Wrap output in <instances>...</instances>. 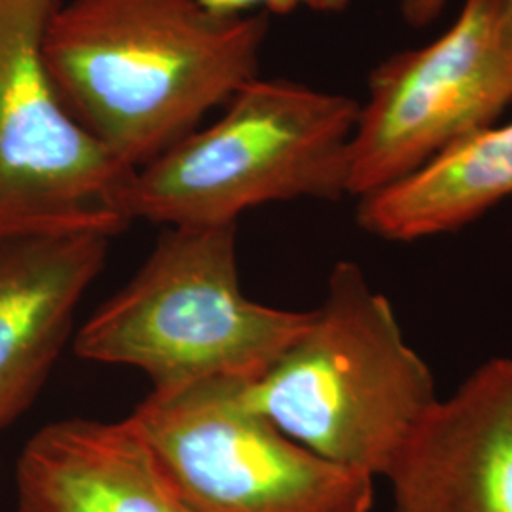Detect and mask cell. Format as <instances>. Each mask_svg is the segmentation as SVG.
Returning a JSON list of instances; mask_svg holds the SVG:
<instances>
[{
  "mask_svg": "<svg viewBox=\"0 0 512 512\" xmlns=\"http://www.w3.org/2000/svg\"><path fill=\"white\" fill-rule=\"evenodd\" d=\"M512 105V0H465L456 23L368 80L349 141L348 196L397 183Z\"/></svg>",
  "mask_w": 512,
  "mask_h": 512,
  "instance_id": "52a82bcc",
  "label": "cell"
},
{
  "mask_svg": "<svg viewBox=\"0 0 512 512\" xmlns=\"http://www.w3.org/2000/svg\"><path fill=\"white\" fill-rule=\"evenodd\" d=\"M59 0H0V239L93 234L133 222L135 169L63 103L42 55Z\"/></svg>",
  "mask_w": 512,
  "mask_h": 512,
  "instance_id": "5b68a950",
  "label": "cell"
},
{
  "mask_svg": "<svg viewBox=\"0 0 512 512\" xmlns=\"http://www.w3.org/2000/svg\"><path fill=\"white\" fill-rule=\"evenodd\" d=\"M384 480L393 512H512V357L440 397Z\"/></svg>",
  "mask_w": 512,
  "mask_h": 512,
  "instance_id": "ba28073f",
  "label": "cell"
},
{
  "mask_svg": "<svg viewBox=\"0 0 512 512\" xmlns=\"http://www.w3.org/2000/svg\"><path fill=\"white\" fill-rule=\"evenodd\" d=\"M226 105L219 122L137 169L133 219L167 228L238 224L264 203L348 196L357 101L255 78Z\"/></svg>",
  "mask_w": 512,
  "mask_h": 512,
  "instance_id": "277c9868",
  "label": "cell"
},
{
  "mask_svg": "<svg viewBox=\"0 0 512 512\" xmlns=\"http://www.w3.org/2000/svg\"><path fill=\"white\" fill-rule=\"evenodd\" d=\"M16 512H190L128 420L44 425L16 463Z\"/></svg>",
  "mask_w": 512,
  "mask_h": 512,
  "instance_id": "30bf717a",
  "label": "cell"
},
{
  "mask_svg": "<svg viewBox=\"0 0 512 512\" xmlns=\"http://www.w3.org/2000/svg\"><path fill=\"white\" fill-rule=\"evenodd\" d=\"M203 10L220 19H238L253 16L255 10L274 14H289L304 6L315 12H342L349 0H196Z\"/></svg>",
  "mask_w": 512,
  "mask_h": 512,
  "instance_id": "7c38bea8",
  "label": "cell"
},
{
  "mask_svg": "<svg viewBox=\"0 0 512 512\" xmlns=\"http://www.w3.org/2000/svg\"><path fill=\"white\" fill-rule=\"evenodd\" d=\"M310 315L243 293L238 224L167 228L128 285L76 332L74 353L137 368L158 393L213 380L255 384Z\"/></svg>",
  "mask_w": 512,
  "mask_h": 512,
  "instance_id": "3957f363",
  "label": "cell"
},
{
  "mask_svg": "<svg viewBox=\"0 0 512 512\" xmlns=\"http://www.w3.org/2000/svg\"><path fill=\"white\" fill-rule=\"evenodd\" d=\"M247 382L152 391L126 420L190 512H370L372 478L319 458L256 410Z\"/></svg>",
  "mask_w": 512,
  "mask_h": 512,
  "instance_id": "8992f818",
  "label": "cell"
},
{
  "mask_svg": "<svg viewBox=\"0 0 512 512\" xmlns=\"http://www.w3.org/2000/svg\"><path fill=\"white\" fill-rule=\"evenodd\" d=\"M512 196V122L454 143L431 162L359 198V226L385 241L412 243L456 232Z\"/></svg>",
  "mask_w": 512,
  "mask_h": 512,
  "instance_id": "8fae6325",
  "label": "cell"
},
{
  "mask_svg": "<svg viewBox=\"0 0 512 512\" xmlns=\"http://www.w3.org/2000/svg\"><path fill=\"white\" fill-rule=\"evenodd\" d=\"M268 18L220 19L196 0H71L42 38L67 109L141 169L258 78Z\"/></svg>",
  "mask_w": 512,
  "mask_h": 512,
  "instance_id": "6da1fadb",
  "label": "cell"
},
{
  "mask_svg": "<svg viewBox=\"0 0 512 512\" xmlns=\"http://www.w3.org/2000/svg\"><path fill=\"white\" fill-rule=\"evenodd\" d=\"M446 0H403V18L412 27L429 25L435 18H439Z\"/></svg>",
  "mask_w": 512,
  "mask_h": 512,
  "instance_id": "4fadbf2b",
  "label": "cell"
},
{
  "mask_svg": "<svg viewBox=\"0 0 512 512\" xmlns=\"http://www.w3.org/2000/svg\"><path fill=\"white\" fill-rule=\"evenodd\" d=\"M109 245L93 234L0 239V431L37 401Z\"/></svg>",
  "mask_w": 512,
  "mask_h": 512,
  "instance_id": "9c48e42d",
  "label": "cell"
},
{
  "mask_svg": "<svg viewBox=\"0 0 512 512\" xmlns=\"http://www.w3.org/2000/svg\"><path fill=\"white\" fill-rule=\"evenodd\" d=\"M247 397L287 437L372 480L393 469L440 399L393 304L349 260L334 264L308 327Z\"/></svg>",
  "mask_w": 512,
  "mask_h": 512,
  "instance_id": "7a4b0ae2",
  "label": "cell"
}]
</instances>
